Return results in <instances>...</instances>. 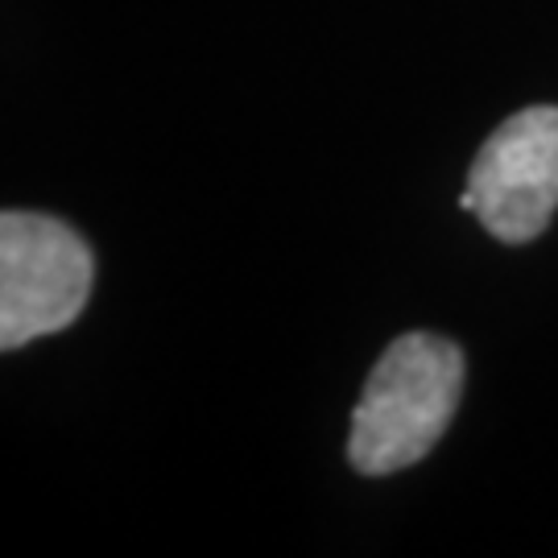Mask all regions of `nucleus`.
Here are the masks:
<instances>
[{
    "label": "nucleus",
    "instance_id": "7ed1b4c3",
    "mask_svg": "<svg viewBox=\"0 0 558 558\" xmlns=\"http://www.w3.org/2000/svg\"><path fill=\"white\" fill-rule=\"evenodd\" d=\"M476 216L500 244H530L558 211V108H521L480 145L468 170Z\"/></svg>",
    "mask_w": 558,
    "mask_h": 558
},
{
    "label": "nucleus",
    "instance_id": "f257e3e1",
    "mask_svg": "<svg viewBox=\"0 0 558 558\" xmlns=\"http://www.w3.org/2000/svg\"><path fill=\"white\" fill-rule=\"evenodd\" d=\"M463 393L459 343L430 331L398 336L373 373L352 414L348 463L360 476H393L435 451Z\"/></svg>",
    "mask_w": 558,
    "mask_h": 558
},
{
    "label": "nucleus",
    "instance_id": "f03ea898",
    "mask_svg": "<svg viewBox=\"0 0 558 558\" xmlns=\"http://www.w3.org/2000/svg\"><path fill=\"white\" fill-rule=\"evenodd\" d=\"M96 281L87 240L38 211L0 216V348L17 352L83 315Z\"/></svg>",
    "mask_w": 558,
    "mask_h": 558
}]
</instances>
